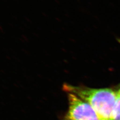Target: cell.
<instances>
[{"mask_svg":"<svg viewBox=\"0 0 120 120\" xmlns=\"http://www.w3.org/2000/svg\"><path fill=\"white\" fill-rule=\"evenodd\" d=\"M63 88L88 103L95 110L100 120H112L117 92L109 88L94 89L85 86L65 84Z\"/></svg>","mask_w":120,"mask_h":120,"instance_id":"obj_1","label":"cell"},{"mask_svg":"<svg viewBox=\"0 0 120 120\" xmlns=\"http://www.w3.org/2000/svg\"><path fill=\"white\" fill-rule=\"evenodd\" d=\"M69 107L63 120H100L92 107L73 93H68Z\"/></svg>","mask_w":120,"mask_h":120,"instance_id":"obj_2","label":"cell"},{"mask_svg":"<svg viewBox=\"0 0 120 120\" xmlns=\"http://www.w3.org/2000/svg\"></svg>","mask_w":120,"mask_h":120,"instance_id":"obj_5","label":"cell"},{"mask_svg":"<svg viewBox=\"0 0 120 120\" xmlns=\"http://www.w3.org/2000/svg\"><path fill=\"white\" fill-rule=\"evenodd\" d=\"M112 120H120V90L117 92L115 103Z\"/></svg>","mask_w":120,"mask_h":120,"instance_id":"obj_3","label":"cell"},{"mask_svg":"<svg viewBox=\"0 0 120 120\" xmlns=\"http://www.w3.org/2000/svg\"><path fill=\"white\" fill-rule=\"evenodd\" d=\"M118 41L119 42V43H120V40H118Z\"/></svg>","mask_w":120,"mask_h":120,"instance_id":"obj_4","label":"cell"}]
</instances>
